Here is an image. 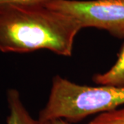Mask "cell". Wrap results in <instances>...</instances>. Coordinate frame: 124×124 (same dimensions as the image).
<instances>
[{"label": "cell", "instance_id": "6da1fadb", "mask_svg": "<svg viewBox=\"0 0 124 124\" xmlns=\"http://www.w3.org/2000/svg\"><path fill=\"white\" fill-rule=\"evenodd\" d=\"M81 30L74 19L46 6L0 5V52L28 53L47 50L70 57Z\"/></svg>", "mask_w": 124, "mask_h": 124}, {"label": "cell", "instance_id": "7a4b0ae2", "mask_svg": "<svg viewBox=\"0 0 124 124\" xmlns=\"http://www.w3.org/2000/svg\"><path fill=\"white\" fill-rule=\"evenodd\" d=\"M124 105V87L80 85L56 75L48 99L38 119H63L76 123L94 114H102Z\"/></svg>", "mask_w": 124, "mask_h": 124}, {"label": "cell", "instance_id": "3957f363", "mask_svg": "<svg viewBox=\"0 0 124 124\" xmlns=\"http://www.w3.org/2000/svg\"><path fill=\"white\" fill-rule=\"evenodd\" d=\"M46 6L74 19L81 29L95 28L124 39V0H55Z\"/></svg>", "mask_w": 124, "mask_h": 124}, {"label": "cell", "instance_id": "277c9868", "mask_svg": "<svg viewBox=\"0 0 124 124\" xmlns=\"http://www.w3.org/2000/svg\"><path fill=\"white\" fill-rule=\"evenodd\" d=\"M6 101L9 115L7 124H52V121H43L33 119L23 103L20 94L17 89H8L6 92Z\"/></svg>", "mask_w": 124, "mask_h": 124}, {"label": "cell", "instance_id": "5b68a950", "mask_svg": "<svg viewBox=\"0 0 124 124\" xmlns=\"http://www.w3.org/2000/svg\"><path fill=\"white\" fill-rule=\"evenodd\" d=\"M93 80L99 85L124 87V45L115 63L106 72L94 75Z\"/></svg>", "mask_w": 124, "mask_h": 124}, {"label": "cell", "instance_id": "8992f818", "mask_svg": "<svg viewBox=\"0 0 124 124\" xmlns=\"http://www.w3.org/2000/svg\"><path fill=\"white\" fill-rule=\"evenodd\" d=\"M87 124H124V108L100 114Z\"/></svg>", "mask_w": 124, "mask_h": 124}, {"label": "cell", "instance_id": "52a82bcc", "mask_svg": "<svg viewBox=\"0 0 124 124\" xmlns=\"http://www.w3.org/2000/svg\"><path fill=\"white\" fill-rule=\"evenodd\" d=\"M55 0H0V5L18 4L31 6H46Z\"/></svg>", "mask_w": 124, "mask_h": 124}, {"label": "cell", "instance_id": "ba28073f", "mask_svg": "<svg viewBox=\"0 0 124 124\" xmlns=\"http://www.w3.org/2000/svg\"><path fill=\"white\" fill-rule=\"evenodd\" d=\"M52 124H70L69 122L63 119H56L52 121Z\"/></svg>", "mask_w": 124, "mask_h": 124}]
</instances>
